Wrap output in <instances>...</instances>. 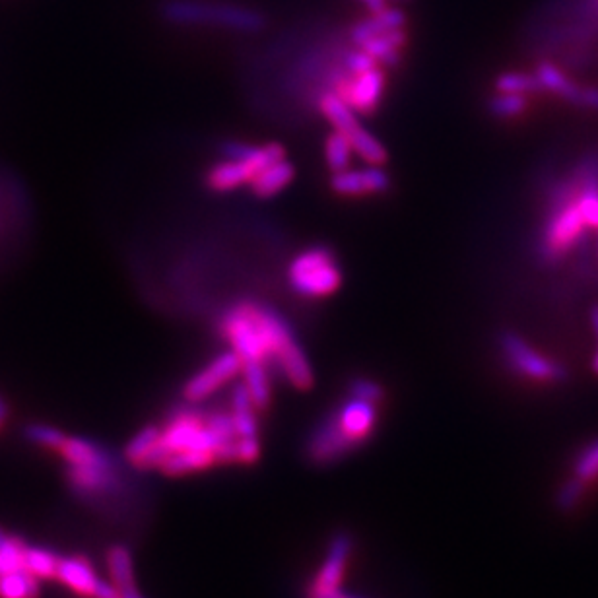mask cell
<instances>
[{
  "instance_id": "obj_20",
  "label": "cell",
  "mask_w": 598,
  "mask_h": 598,
  "mask_svg": "<svg viewBox=\"0 0 598 598\" xmlns=\"http://www.w3.org/2000/svg\"><path fill=\"white\" fill-rule=\"evenodd\" d=\"M257 408L249 397L245 385H237L232 393V420L237 437H257L259 422H257Z\"/></svg>"
},
{
  "instance_id": "obj_34",
  "label": "cell",
  "mask_w": 598,
  "mask_h": 598,
  "mask_svg": "<svg viewBox=\"0 0 598 598\" xmlns=\"http://www.w3.org/2000/svg\"><path fill=\"white\" fill-rule=\"evenodd\" d=\"M583 490H585V486L579 480L571 478L562 488V492L558 494V499H556L560 511H571L579 503V498L583 496Z\"/></svg>"
},
{
  "instance_id": "obj_14",
  "label": "cell",
  "mask_w": 598,
  "mask_h": 598,
  "mask_svg": "<svg viewBox=\"0 0 598 598\" xmlns=\"http://www.w3.org/2000/svg\"><path fill=\"white\" fill-rule=\"evenodd\" d=\"M336 424L346 433V437L360 447L375 430L377 424V404L369 400L350 397L336 412H333Z\"/></svg>"
},
{
  "instance_id": "obj_42",
  "label": "cell",
  "mask_w": 598,
  "mask_h": 598,
  "mask_svg": "<svg viewBox=\"0 0 598 598\" xmlns=\"http://www.w3.org/2000/svg\"><path fill=\"white\" fill-rule=\"evenodd\" d=\"M6 420H8V402L4 399V395L0 393V430L4 428Z\"/></svg>"
},
{
  "instance_id": "obj_17",
  "label": "cell",
  "mask_w": 598,
  "mask_h": 598,
  "mask_svg": "<svg viewBox=\"0 0 598 598\" xmlns=\"http://www.w3.org/2000/svg\"><path fill=\"white\" fill-rule=\"evenodd\" d=\"M404 24H406V16H404L402 10H399V8H383L375 14H371V18H367L364 22H358L352 28L350 37L360 47L367 39L383 34V32H389V30H400V28H404Z\"/></svg>"
},
{
  "instance_id": "obj_30",
  "label": "cell",
  "mask_w": 598,
  "mask_h": 598,
  "mask_svg": "<svg viewBox=\"0 0 598 598\" xmlns=\"http://www.w3.org/2000/svg\"><path fill=\"white\" fill-rule=\"evenodd\" d=\"M496 88L501 94H525V96L542 90L536 74H527V72H503V74H499L498 80H496Z\"/></svg>"
},
{
  "instance_id": "obj_37",
  "label": "cell",
  "mask_w": 598,
  "mask_h": 598,
  "mask_svg": "<svg viewBox=\"0 0 598 598\" xmlns=\"http://www.w3.org/2000/svg\"><path fill=\"white\" fill-rule=\"evenodd\" d=\"M255 148L257 146H251L245 142H228L222 146V152L228 160H247L255 152Z\"/></svg>"
},
{
  "instance_id": "obj_1",
  "label": "cell",
  "mask_w": 598,
  "mask_h": 598,
  "mask_svg": "<svg viewBox=\"0 0 598 598\" xmlns=\"http://www.w3.org/2000/svg\"><path fill=\"white\" fill-rule=\"evenodd\" d=\"M222 336L241 362L274 364L296 389L313 385V369L288 321L255 301H241L222 315Z\"/></svg>"
},
{
  "instance_id": "obj_18",
  "label": "cell",
  "mask_w": 598,
  "mask_h": 598,
  "mask_svg": "<svg viewBox=\"0 0 598 598\" xmlns=\"http://www.w3.org/2000/svg\"><path fill=\"white\" fill-rule=\"evenodd\" d=\"M404 45H406V32L404 28H400L367 39L360 45V49H364L367 55H371L379 65L395 67L399 65L400 53Z\"/></svg>"
},
{
  "instance_id": "obj_36",
  "label": "cell",
  "mask_w": 598,
  "mask_h": 598,
  "mask_svg": "<svg viewBox=\"0 0 598 598\" xmlns=\"http://www.w3.org/2000/svg\"><path fill=\"white\" fill-rule=\"evenodd\" d=\"M237 449H239V463L251 465L261 457V445L257 437H239Z\"/></svg>"
},
{
  "instance_id": "obj_32",
  "label": "cell",
  "mask_w": 598,
  "mask_h": 598,
  "mask_svg": "<svg viewBox=\"0 0 598 598\" xmlns=\"http://www.w3.org/2000/svg\"><path fill=\"white\" fill-rule=\"evenodd\" d=\"M529 105L525 94H501L490 100V113L498 119H513L521 115Z\"/></svg>"
},
{
  "instance_id": "obj_29",
  "label": "cell",
  "mask_w": 598,
  "mask_h": 598,
  "mask_svg": "<svg viewBox=\"0 0 598 598\" xmlns=\"http://www.w3.org/2000/svg\"><path fill=\"white\" fill-rule=\"evenodd\" d=\"M24 437L35 447H41V449H47V451H59L63 441L67 439V433L61 432L59 428H55L51 424L34 422V424L26 426Z\"/></svg>"
},
{
  "instance_id": "obj_11",
  "label": "cell",
  "mask_w": 598,
  "mask_h": 598,
  "mask_svg": "<svg viewBox=\"0 0 598 598\" xmlns=\"http://www.w3.org/2000/svg\"><path fill=\"white\" fill-rule=\"evenodd\" d=\"M241 366H243V362L233 350L220 354L218 358H214L208 366L200 369L197 375H193L185 383V387H183L185 399L189 402H200V400L210 397L222 385L232 381L237 373H241Z\"/></svg>"
},
{
  "instance_id": "obj_4",
  "label": "cell",
  "mask_w": 598,
  "mask_h": 598,
  "mask_svg": "<svg viewBox=\"0 0 598 598\" xmlns=\"http://www.w3.org/2000/svg\"><path fill=\"white\" fill-rule=\"evenodd\" d=\"M162 14L169 22L175 24H208V26H224L232 30L255 32L265 26L263 14L239 8V6H220V4H204L197 0H173L162 8Z\"/></svg>"
},
{
  "instance_id": "obj_7",
  "label": "cell",
  "mask_w": 598,
  "mask_h": 598,
  "mask_svg": "<svg viewBox=\"0 0 598 598\" xmlns=\"http://www.w3.org/2000/svg\"><path fill=\"white\" fill-rule=\"evenodd\" d=\"M286 158L284 146L278 142H270L265 146H257L255 152L247 160H226L212 167L206 175V183L216 193L233 191L239 185L251 183V179L263 169L278 160Z\"/></svg>"
},
{
  "instance_id": "obj_19",
  "label": "cell",
  "mask_w": 598,
  "mask_h": 598,
  "mask_svg": "<svg viewBox=\"0 0 598 598\" xmlns=\"http://www.w3.org/2000/svg\"><path fill=\"white\" fill-rule=\"evenodd\" d=\"M536 78L542 86V90H548L573 105L583 103V86L575 84L571 78H567L564 72L552 63H540L536 67Z\"/></svg>"
},
{
  "instance_id": "obj_23",
  "label": "cell",
  "mask_w": 598,
  "mask_h": 598,
  "mask_svg": "<svg viewBox=\"0 0 598 598\" xmlns=\"http://www.w3.org/2000/svg\"><path fill=\"white\" fill-rule=\"evenodd\" d=\"M216 455L210 451H183L167 457L164 465L160 466L167 476H183L189 472L204 470L208 466L216 465Z\"/></svg>"
},
{
  "instance_id": "obj_41",
  "label": "cell",
  "mask_w": 598,
  "mask_h": 598,
  "mask_svg": "<svg viewBox=\"0 0 598 598\" xmlns=\"http://www.w3.org/2000/svg\"><path fill=\"white\" fill-rule=\"evenodd\" d=\"M362 2H366V6L369 8L371 14H375V12L383 10V8H387V0H362Z\"/></svg>"
},
{
  "instance_id": "obj_35",
  "label": "cell",
  "mask_w": 598,
  "mask_h": 598,
  "mask_svg": "<svg viewBox=\"0 0 598 598\" xmlns=\"http://www.w3.org/2000/svg\"><path fill=\"white\" fill-rule=\"evenodd\" d=\"M344 61H346V70L350 74H360V72H366V70H371L379 65L371 55H367L364 49H354V51L346 53Z\"/></svg>"
},
{
  "instance_id": "obj_43",
  "label": "cell",
  "mask_w": 598,
  "mask_h": 598,
  "mask_svg": "<svg viewBox=\"0 0 598 598\" xmlns=\"http://www.w3.org/2000/svg\"><path fill=\"white\" fill-rule=\"evenodd\" d=\"M591 323H593V331H595V336L598 338V307L597 309H593V313H591Z\"/></svg>"
},
{
  "instance_id": "obj_2",
  "label": "cell",
  "mask_w": 598,
  "mask_h": 598,
  "mask_svg": "<svg viewBox=\"0 0 598 598\" xmlns=\"http://www.w3.org/2000/svg\"><path fill=\"white\" fill-rule=\"evenodd\" d=\"M67 465L70 490L80 499L101 501L117 498L123 488V474L117 459L100 443L67 435L57 451Z\"/></svg>"
},
{
  "instance_id": "obj_21",
  "label": "cell",
  "mask_w": 598,
  "mask_h": 598,
  "mask_svg": "<svg viewBox=\"0 0 598 598\" xmlns=\"http://www.w3.org/2000/svg\"><path fill=\"white\" fill-rule=\"evenodd\" d=\"M243 385L257 410H265L270 404V375L263 362H243L241 366Z\"/></svg>"
},
{
  "instance_id": "obj_40",
  "label": "cell",
  "mask_w": 598,
  "mask_h": 598,
  "mask_svg": "<svg viewBox=\"0 0 598 598\" xmlns=\"http://www.w3.org/2000/svg\"><path fill=\"white\" fill-rule=\"evenodd\" d=\"M117 593H119V598H142L140 597V593H138V589H136V583H129V585L119 587Z\"/></svg>"
},
{
  "instance_id": "obj_9",
  "label": "cell",
  "mask_w": 598,
  "mask_h": 598,
  "mask_svg": "<svg viewBox=\"0 0 598 598\" xmlns=\"http://www.w3.org/2000/svg\"><path fill=\"white\" fill-rule=\"evenodd\" d=\"M55 579L80 597L119 598L115 585L101 579L92 562L84 556L61 558Z\"/></svg>"
},
{
  "instance_id": "obj_22",
  "label": "cell",
  "mask_w": 598,
  "mask_h": 598,
  "mask_svg": "<svg viewBox=\"0 0 598 598\" xmlns=\"http://www.w3.org/2000/svg\"><path fill=\"white\" fill-rule=\"evenodd\" d=\"M26 542L0 527V577L26 571ZM30 571V569H28Z\"/></svg>"
},
{
  "instance_id": "obj_12",
  "label": "cell",
  "mask_w": 598,
  "mask_h": 598,
  "mask_svg": "<svg viewBox=\"0 0 598 598\" xmlns=\"http://www.w3.org/2000/svg\"><path fill=\"white\" fill-rule=\"evenodd\" d=\"M356 445L340 430L333 414L325 418L307 441V455L317 465H329L354 451Z\"/></svg>"
},
{
  "instance_id": "obj_6",
  "label": "cell",
  "mask_w": 598,
  "mask_h": 598,
  "mask_svg": "<svg viewBox=\"0 0 598 598\" xmlns=\"http://www.w3.org/2000/svg\"><path fill=\"white\" fill-rule=\"evenodd\" d=\"M319 107L321 113L327 117V121L333 125L334 131L344 134L352 142L354 152L362 156L367 164L373 166L385 164L387 160L385 146L360 125L356 111L346 101L336 94H327L319 103Z\"/></svg>"
},
{
  "instance_id": "obj_8",
  "label": "cell",
  "mask_w": 598,
  "mask_h": 598,
  "mask_svg": "<svg viewBox=\"0 0 598 598\" xmlns=\"http://www.w3.org/2000/svg\"><path fill=\"white\" fill-rule=\"evenodd\" d=\"M501 352L505 356V362L513 367L517 373L529 377L532 381L540 383H562L567 377L564 366L558 362L546 358L538 350L529 346L527 340H523L519 334L505 333L499 338Z\"/></svg>"
},
{
  "instance_id": "obj_31",
  "label": "cell",
  "mask_w": 598,
  "mask_h": 598,
  "mask_svg": "<svg viewBox=\"0 0 598 598\" xmlns=\"http://www.w3.org/2000/svg\"><path fill=\"white\" fill-rule=\"evenodd\" d=\"M573 478L579 480L583 486H589L598 478V439L589 443L581 455L577 457L573 466Z\"/></svg>"
},
{
  "instance_id": "obj_33",
  "label": "cell",
  "mask_w": 598,
  "mask_h": 598,
  "mask_svg": "<svg viewBox=\"0 0 598 598\" xmlns=\"http://www.w3.org/2000/svg\"><path fill=\"white\" fill-rule=\"evenodd\" d=\"M350 395L377 404L379 400L383 399V389H381V385H377L375 381L360 377V379H354V381L350 383Z\"/></svg>"
},
{
  "instance_id": "obj_10",
  "label": "cell",
  "mask_w": 598,
  "mask_h": 598,
  "mask_svg": "<svg viewBox=\"0 0 598 598\" xmlns=\"http://www.w3.org/2000/svg\"><path fill=\"white\" fill-rule=\"evenodd\" d=\"M383 90L385 74L381 68L375 67L360 74H350L348 78H340L334 94L346 101L356 113H371L379 105Z\"/></svg>"
},
{
  "instance_id": "obj_5",
  "label": "cell",
  "mask_w": 598,
  "mask_h": 598,
  "mask_svg": "<svg viewBox=\"0 0 598 598\" xmlns=\"http://www.w3.org/2000/svg\"><path fill=\"white\" fill-rule=\"evenodd\" d=\"M290 286L305 298H327L342 284V272L325 247L301 251L288 268Z\"/></svg>"
},
{
  "instance_id": "obj_39",
  "label": "cell",
  "mask_w": 598,
  "mask_h": 598,
  "mask_svg": "<svg viewBox=\"0 0 598 598\" xmlns=\"http://www.w3.org/2000/svg\"><path fill=\"white\" fill-rule=\"evenodd\" d=\"M581 107H589V109L598 111V88H593V86L583 88V103H581Z\"/></svg>"
},
{
  "instance_id": "obj_16",
  "label": "cell",
  "mask_w": 598,
  "mask_h": 598,
  "mask_svg": "<svg viewBox=\"0 0 598 598\" xmlns=\"http://www.w3.org/2000/svg\"><path fill=\"white\" fill-rule=\"evenodd\" d=\"M294 175H296L294 166H292L286 158H282V160H278V162H274V164H270V166L263 167V169L251 179L249 187H251V191H253L257 197L268 199V197H274V195H278L280 191H284V189L292 183Z\"/></svg>"
},
{
  "instance_id": "obj_3",
  "label": "cell",
  "mask_w": 598,
  "mask_h": 598,
  "mask_svg": "<svg viewBox=\"0 0 598 598\" xmlns=\"http://www.w3.org/2000/svg\"><path fill=\"white\" fill-rule=\"evenodd\" d=\"M579 191L581 167L577 166L548 193V218L538 241V255L546 265L560 263L591 230L579 206Z\"/></svg>"
},
{
  "instance_id": "obj_25",
  "label": "cell",
  "mask_w": 598,
  "mask_h": 598,
  "mask_svg": "<svg viewBox=\"0 0 598 598\" xmlns=\"http://www.w3.org/2000/svg\"><path fill=\"white\" fill-rule=\"evenodd\" d=\"M61 556H57L53 550L43 546H26V565L39 581H49L57 577Z\"/></svg>"
},
{
  "instance_id": "obj_27",
  "label": "cell",
  "mask_w": 598,
  "mask_h": 598,
  "mask_svg": "<svg viewBox=\"0 0 598 598\" xmlns=\"http://www.w3.org/2000/svg\"><path fill=\"white\" fill-rule=\"evenodd\" d=\"M109 577L115 589L134 583L133 556L125 546H113L107 554Z\"/></svg>"
},
{
  "instance_id": "obj_44",
  "label": "cell",
  "mask_w": 598,
  "mask_h": 598,
  "mask_svg": "<svg viewBox=\"0 0 598 598\" xmlns=\"http://www.w3.org/2000/svg\"><path fill=\"white\" fill-rule=\"evenodd\" d=\"M593 367H595V371H597V373H598V352H597V356H595V364H593Z\"/></svg>"
},
{
  "instance_id": "obj_28",
  "label": "cell",
  "mask_w": 598,
  "mask_h": 598,
  "mask_svg": "<svg viewBox=\"0 0 598 598\" xmlns=\"http://www.w3.org/2000/svg\"><path fill=\"white\" fill-rule=\"evenodd\" d=\"M354 154H356L354 146H352V142L344 134L334 131L333 134L327 136L325 158H327V166L333 169V173L348 169Z\"/></svg>"
},
{
  "instance_id": "obj_15",
  "label": "cell",
  "mask_w": 598,
  "mask_h": 598,
  "mask_svg": "<svg viewBox=\"0 0 598 598\" xmlns=\"http://www.w3.org/2000/svg\"><path fill=\"white\" fill-rule=\"evenodd\" d=\"M350 550H352V540L348 534L334 536L329 554L321 565L317 577L309 585V589H340L344 579V569L350 558Z\"/></svg>"
},
{
  "instance_id": "obj_26",
  "label": "cell",
  "mask_w": 598,
  "mask_h": 598,
  "mask_svg": "<svg viewBox=\"0 0 598 598\" xmlns=\"http://www.w3.org/2000/svg\"><path fill=\"white\" fill-rule=\"evenodd\" d=\"M160 435H162V430L158 426H146V428H142L140 432L136 433L133 439L129 441L127 449H125V455H127L129 463L142 468L146 463V459H148V455L152 453V449L160 441Z\"/></svg>"
},
{
  "instance_id": "obj_24",
  "label": "cell",
  "mask_w": 598,
  "mask_h": 598,
  "mask_svg": "<svg viewBox=\"0 0 598 598\" xmlns=\"http://www.w3.org/2000/svg\"><path fill=\"white\" fill-rule=\"evenodd\" d=\"M39 593L41 581L28 569L0 577V598H37Z\"/></svg>"
},
{
  "instance_id": "obj_38",
  "label": "cell",
  "mask_w": 598,
  "mask_h": 598,
  "mask_svg": "<svg viewBox=\"0 0 598 598\" xmlns=\"http://www.w3.org/2000/svg\"><path fill=\"white\" fill-rule=\"evenodd\" d=\"M309 598H356L344 595L340 589H307Z\"/></svg>"
},
{
  "instance_id": "obj_13",
  "label": "cell",
  "mask_w": 598,
  "mask_h": 598,
  "mask_svg": "<svg viewBox=\"0 0 598 598\" xmlns=\"http://www.w3.org/2000/svg\"><path fill=\"white\" fill-rule=\"evenodd\" d=\"M334 193L344 197L379 195L387 193L391 187V177L381 166L369 164L366 169H344L336 171L331 179Z\"/></svg>"
}]
</instances>
